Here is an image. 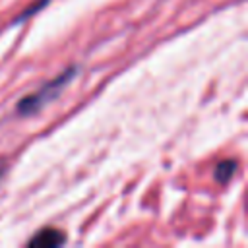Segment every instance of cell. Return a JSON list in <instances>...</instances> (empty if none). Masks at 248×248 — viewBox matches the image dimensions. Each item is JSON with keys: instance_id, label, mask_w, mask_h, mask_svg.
<instances>
[{"instance_id": "3957f363", "label": "cell", "mask_w": 248, "mask_h": 248, "mask_svg": "<svg viewBox=\"0 0 248 248\" xmlns=\"http://www.w3.org/2000/svg\"><path fill=\"white\" fill-rule=\"evenodd\" d=\"M234 167H236L234 161H223V163L217 165V169H215V178H217L219 182H227V180L232 176Z\"/></svg>"}, {"instance_id": "7a4b0ae2", "label": "cell", "mask_w": 248, "mask_h": 248, "mask_svg": "<svg viewBox=\"0 0 248 248\" xmlns=\"http://www.w3.org/2000/svg\"><path fill=\"white\" fill-rule=\"evenodd\" d=\"M64 240H66V236L60 231L43 229L29 240V246H33V248H52V246H60Z\"/></svg>"}, {"instance_id": "6da1fadb", "label": "cell", "mask_w": 248, "mask_h": 248, "mask_svg": "<svg viewBox=\"0 0 248 248\" xmlns=\"http://www.w3.org/2000/svg\"><path fill=\"white\" fill-rule=\"evenodd\" d=\"M74 74H76V68H68L66 72H62L60 76H56L52 81H48L46 85H43V87L37 89L35 93L23 97V99L17 103V112L23 114V116L39 112L46 103H50L52 99L58 97V93H62V89L68 85V81L72 79Z\"/></svg>"}]
</instances>
